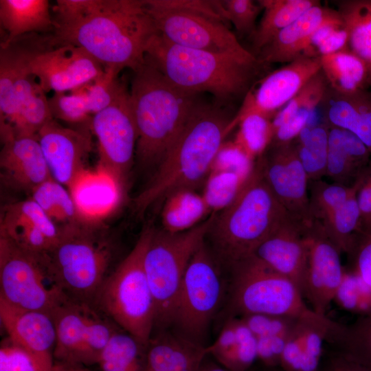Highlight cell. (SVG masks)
<instances>
[{
  "label": "cell",
  "instance_id": "6da1fadb",
  "mask_svg": "<svg viewBox=\"0 0 371 371\" xmlns=\"http://www.w3.org/2000/svg\"><path fill=\"white\" fill-rule=\"evenodd\" d=\"M145 61L177 87L218 101L245 96L265 65L253 53L218 54L171 43L157 32L150 40Z\"/></svg>",
  "mask_w": 371,
  "mask_h": 371
},
{
  "label": "cell",
  "instance_id": "7a4b0ae2",
  "mask_svg": "<svg viewBox=\"0 0 371 371\" xmlns=\"http://www.w3.org/2000/svg\"><path fill=\"white\" fill-rule=\"evenodd\" d=\"M228 118L218 107L196 102L179 135L133 201L141 215L153 204L182 188L204 183L214 159L229 134Z\"/></svg>",
  "mask_w": 371,
  "mask_h": 371
},
{
  "label": "cell",
  "instance_id": "3957f363",
  "mask_svg": "<svg viewBox=\"0 0 371 371\" xmlns=\"http://www.w3.org/2000/svg\"><path fill=\"white\" fill-rule=\"evenodd\" d=\"M156 33L143 0H107L100 12L52 35L55 43L80 47L105 70L120 74L144 65L146 47Z\"/></svg>",
  "mask_w": 371,
  "mask_h": 371
},
{
  "label": "cell",
  "instance_id": "277c9868",
  "mask_svg": "<svg viewBox=\"0 0 371 371\" xmlns=\"http://www.w3.org/2000/svg\"><path fill=\"white\" fill-rule=\"evenodd\" d=\"M133 74L130 98L137 131L135 157L143 168H157L184 127L198 94L174 85L146 61Z\"/></svg>",
  "mask_w": 371,
  "mask_h": 371
},
{
  "label": "cell",
  "instance_id": "5b68a950",
  "mask_svg": "<svg viewBox=\"0 0 371 371\" xmlns=\"http://www.w3.org/2000/svg\"><path fill=\"white\" fill-rule=\"evenodd\" d=\"M287 215L256 160L234 200L216 214L207 235L216 254L230 267L252 256Z\"/></svg>",
  "mask_w": 371,
  "mask_h": 371
},
{
  "label": "cell",
  "instance_id": "8992f818",
  "mask_svg": "<svg viewBox=\"0 0 371 371\" xmlns=\"http://www.w3.org/2000/svg\"><path fill=\"white\" fill-rule=\"evenodd\" d=\"M229 317L267 315L302 319L330 333L333 344L341 338L346 326L308 307L296 284L251 256L230 267Z\"/></svg>",
  "mask_w": 371,
  "mask_h": 371
},
{
  "label": "cell",
  "instance_id": "52a82bcc",
  "mask_svg": "<svg viewBox=\"0 0 371 371\" xmlns=\"http://www.w3.org/2000/svg\"><path fill=\"white\" fill-rule=\"evenodd\" d=\"M154 228L146 226L130 253L105 278L93 306L146 348L155 328V303L144 258Z\"/></svg>",
  "mask_w": 371,
  "mask_h": 371
},
{
  "label": "cell",
  "instance_id": "ba28073f",
  "mask_svg": "<svg viewBox=\"0 0 371 371\" xmlns=\"http://www.w3.org/2000/svg\"><path fill=\"white\" fill-rule=\"evenodd\" d=\"M112 246L99 224H86L60 232L41 257L48 273L69 297L93 304L107 277Z\"/></svg>",
  "mask_w": 371,
  "mask_h": 371
},
{
  "label": "cell",
  "instance_id": "9c48e42d",
  "mask_svg": "<svg viewBox=\"0 0 371 371\" xmlns=\"http://www.w3.org/2000/svg\"><path fill=\"white\" fill-rule=\"evenodd\" d=\"M216 213L194 227L180 233L156 230L144 258L145 273L153 295L159 331L172 326L179 292L187 266L205 242Z\"/></svg>",
  "mask_w": 371,
  "mask_h": 371
},
{
  "label": "cell",
  "instance_id": "30bf717a",
  "mask_svg": "<svg viewBox=\"0 0 371 371\" xmlns=\"http://www.w3.org/2000/svg\"><path fill=\"white\" fill-rule=\"evenodd\" d=\"M227 287L214 254L204 242L191 258L181 282L172 324L177 333L202 344Z\"/></svg>",
  "mask_w": 371,
  "mask_h": 371
},
{
  "label": "cell",
  "instance_id": "8fae6325",
  "mask_svg": "<svg viewBox=\"0 0 371 371\" xmlns=\"http://www.w3.org/2000/svg\"><path fill=\"white\" fill-rule=\"evenodd\" d=\"M67 296L41 258L0 237V299L16 308L52 313Z\"/></svg>",
  "mask_w": 371,
  "mask_h": 371
},
{
  "label": "cell",
  "instance_id": "7c38bea8",
  "mask_svg": "<svg viewBox=\"0 0 371 371\" xmlns=\"http://www.w3.org/2000/svg\"><path fill=\"white\" fill-rule=\"evenodd\" d=\"M28 65L45 93L71 91L105 73L104 67L85 49L55 43L52 33L35 34Z\"/></svg>",
  "mask_w": 371,
  "mask_h": 371
},
{
  "label": "cell",
  "instance_id": "4fadbf2b",
  "mask_svg": "<svg viewBox=\"0 0 371 371\" xmlns=\"http://www.w3.org/2000/svg\"><path fill=\"white\" fill-rule=\"evenodd\" d=\"M91 128L98 140V168L110 174L124 189L137 142L130 90L125 80L113 102L92 117Z\"/></svg>",
  "mask_w": 371,
  "mask_h": 371
},
{
  "label": "cell",
  "instance_id": "5bb4252c",
  "mask_svg": "<svg viewBox=\"0 0 371 371\" xmlns=\"http://www.w3.org/2000/svg\"><path fill=\"white\" fill-rule=\"evenodd\" d=\"M143 1L157 32L171 43L218 54L248 51L221 21L192 12L153 7Z\"/></svg>",
  "mask_w": 371,
  "mask_h": 371
},
{
  "label": "cell",
  "instance_id": "9a60e30c",
  "mask_svg": "<svg viewBox=\"0 0 371 371\" xmlns=\"http://www.w3.org/2000/svg\"><path fill=\"white\" fill-rule=\"evenodd\" d=\"M321 71L320 58L301 56L262 78L244 97L237 113L227 126L230 133L249 114L270 120Z\"/></svg>",
  "mask_w": 371,
  "mask_h": 371
},
{
  "label": "cell",
  "instance_id": "2e32d148",
  "mask_svg": "<svg viewBox=\"0 0 371 371\" xmlns=\"http://www.w3.org/2000/svg\"><path fill=\"white\" fill-rule=\"evenodd\" d=\"M257 161L267 183L284 210L304 224H311L313 220L309 208V180L293 140L271 143Z\"/></svg>",
  "mask_w": 371,
  "mask_h": 371
},
{
  "label": "cell",
  "instance_id": "e0dca14e",
  "mask_svg": "<svg viewBox=\"0 0 371 371\" xmlns=\"http://www.w3.org/2000/svg\"><path fill=\"white\" fill-rule=\"evenodd\" d=\"M304 236L307 262L303 295L315 313L326 315L346 271L341 265V252L318 221L305 227Z\"/></svg>",
  "mask_w": 371,
  "mask_h": 371
},
{
  "label": "cell",
  "instance_id": "ac0fdd59",
  "mask_svg": "<svg viewBox=\"0 0 371 371\" xmlns=\"http://www.w3.org/2000/svg\"><path fill=\"white\" fill-rule=\"evenodd\" d=\"M91 123L67 128L55 119L47 122L37 138L53 179L67 189L85 170L91 151Z\"/></svg>",
  "mask_w": 371,
  "mask_h": 371
},
{
  "label": "cell",
  "instance_id": "d6986e66",
  "mask_svg": "<svg viewBox=\"0 0 371 371\" xmlns=\"http://www.w3.org/2000/svg\"><path fill=\"white\" fill-rule=\"evenodd\" d=\"M0 319L8 339L33 359L41 371H52L56 328L50 313L16 308L0 299Z\"/></svg>",
  "mask_w": 371,
  "mask_h": 371
},
{
  "label": "cell",
  "instance_id": "ffe728a7",
  "mask_svg": "<svg viewBox=\"0 0 371 371\" xmlns=\"http://www.w3.org/2000/svg\"><path fill=\"white\" fill-rule=\"evenodd\" d=\"M60 232L31 198L3 207L0 218V237L20 249L41 257L56 243Z\"/></svg>",
  "mask_w": 371,
  "mask_h": 371
},
{
  "label": "cell",
  "instance_id": "44dd1931",
  "mask_svg": "<svg viewBox=\"0 0 371 371\" xmlns=\"http://www.w3.org/2000/svg\"><path fill=\"white\" fill-rule=\"evenodd\" d=\"M306 225L287 215L252 254L266 266L293 281L302 295L307 262L304 236Z\"/></svg>",
  "mask_w": 371,
  "mask_h": 371
},
{
  "label": "cell",
  "instance_id": "7402d4cb",
  "mask_svg": "<svg viewBox=\"0 0 371 371\" xmlns=\"http://www.w3.org/2000/svg\"><path fill=\"white\" fill-rule=\"evenodd\" d=\"M1 178L18 191L32 192L52 176L37 137L1 136Z\"/></svg>",
  "mask_w": 371,
  "mask_h": 371
},
{
  "label": "cell",
  "instance_id": "603a6c76",
  "mask_svg": "<svg viewBox=\"0 0 371 371\" xmlns=\"http://www.w3.org/2000/svg\"><path fill=\"white\" fill-rule=\"evenodd\" d=\"M124 79L112 70L69 94L55 93L48 99L54 118L72 123H91L92 117L108 106L118 93Z\"/></svg>",
  "mask_w": 371,
  "mask_h": 371
},
{
  "label": "cell",
  "instance_id": "cb8c5ba5",
  "mask_svg": "<svg viewBox=\"0 0 371 371\" xmlns=\"http://www.w3.org/2000/svg\"><path fill=\"white\" fill-rule=\"evenodd\" d=\"M34 34L19 36L5 46L0 45V124H10L34 76L28 61Z\"/></svg>",
  "mask_w": 371,
  "mask_h": 371
},
{
  "label": "cell",
  "instance_id": "d4e9b609",
  "mask_svg": "<svg viewBox=\"0 0 371 371\" xmlns=\"http://www.w3.org/2000/svg\"><path fill=\"white\" fill-rule=\"evenodd\" d=\"M342 21L337 10L321 4L313 6L280 32L259 52L258 58L264 65L290 63L302 55L319 27Z\"/></svg>",
  "mask_w": 371,
  "mask_h": 371
},
{
  "label": "cell",
  "instance_id": "484cf974",
  "mask_svg": "<svg viewBox=\"0 0 371 371\" xmlns=\"http://www.w3.org/2000/svg\"><path fill=\"white\" fill-rule=\"evenodd\" d=\"M68 190L81 216L93 224L113 212L124 194L117 180L98 167L95 171H82Z\"/></svg>",
  "mask_w": 371,
  "mask_h": 371
},
{
  "label": "cell",
  "instance_id": "4316f807",
  "mask_svg": "<svg viewBox=\"0 0 371 371\" xmlns=\"http://www.w3.org/2000/svg\"><path fill=\"white\" fill-rule=\"evenodd\" d=\"M93 307L67 297L51 313L56 336L54 362L85 366L88 322Z\"/></svg>",
  "mask_w": 371,
  "mask_h": 371
},
{
  "label": "cell",
  "instance_id": "83f0119b",
  "mask_svg": "<svg viewBox=\"0 0 371 371\" xmlns=\"http://www.w3.org/2000/svg\"><path fill=\"white\" fill-rule=\"evenodd\" d=\"M207 355V346L161 330L146 347L143 371H199Z\"/></svg>",
  "mask_w": 371,
  "mask_h": 371
},
{
  "label": "cell",
  "instance_id": "f1b7e54d",
  "mask_svg": "<svg viewBox=\"0 0 371 371\" xmlns=\"http://www.w3.org/2000/svg\"><path fill=\"white\" fill-rule=\"evenodd\" d=\"M319 105L329 126L350 131L371 153V91L343 94L328 87Z\"/></svg>",
  "mask_w": 371,
  "mask_h": 371
},
{
  "label": "cell",
  "instance_id": "f546056e",
  "mask_svg": "<svg viewBox=\"0 0 371 371\" xmlns=\"http://www.w3.org/2000/svg\"><path fill=\"white\" fill-rule=\"evenodd\" d=\"M371 153L352 133L329 126L326 177L352 186L370 161Z\"/></svg>",
  "mask_w": 371,
  "mask_h": 371
},
{
  "label": "cell",
  "instance_id": "4dcf8cb0",
  "mask_svg": "<svg viewBox=\"0 0 371 371\" xmlns=\"http://www.w3.org/2000/svg\"><path fill=\"white\" fill-rule=\"evenodd\" d=\"M207 347L209 355L229 371H245L258 357L256 339L240 317H229Z\"/></svg>",
  "mask_w": 371,
  "mask_h": 371
},
{
  "label": "cell",
  "instance_id": "1f68e13d",
  "mask_svg": "<svg viewBox=\"0 0 371 371\" xmlns=\"http://www.w3.org/2000/svg\"><path fill=\"white\" fill-rule=\"evenodd\" d=\"M0 23L7 32L3 46L25 34L56 30L47 0H0Z\"/></svg>",
  "mask_w": 371,
  "mask_h": 371
},
{
  "label": "cell",
  "instance_id": "d6a6232c",
  "mask_svg": "<svg viewBox=\"0 0 371 371\" xmlns=\"http://www.w3.org/2000/svg\"><path fill=\"white\" fill-rule=\"evenodd\" d=\"M324 341L333 343L329 331L312 322L298 319L289 335L280 359L294 371L313 370Z\"/></svg>",
  "mask_w": 371,
  "mask_h": 371
},
{
  "label": "cell",
  "instance_id": "836d02e7",
  "mask_svg": "<svg viewBox=\"0 0 371 371\" xmlns=\"http://www.w3.org/2000/svg\"><path fill=\"white\" fill-rule=\"evenodd\" d=\"M161 210L162 229L170 233L188 231L212 214L202 193L182 188L168 194Z\"/></svg>",
  "mask_w": 371,
  "mask_h": 371
},
{
  "label": "cell",
  "instance_id": "e575fe53",
  "mask_svg": "<svg viewBox=\"0 0 371 371\" xmlns=\"http://www.w3.org/2000/svg\"><path fill=\"white\" fill-rule=\"evenodd\" d=\"M320 61L328 87L338 93H353L370 85L366 64L348 47L322 56Z\"/></svg>",
  "mask_w": 371,
  "mask_h": 371
},
{
  "label": "cell",
  "instance_id": "d590c367",
  "mask_svg": "<svg viewBox=\"0 0 371 371\" xmlns=\"http://www.w3.org/2000/svg\"><path fill=\"white\" fill-rule=\"evenodd\" d=\"M328 87L321 70L275 115L272 120L274 132L285 124L290 132L299 133L308 124Z\"/></svg>",
  "mask_w": 371,
  "mask_h": 371
},
{
  "label": "cell",
  "instance_id": "8d00e7d4",
  "mask_svg": "<svg viewBox=\"0 0 371 371\" xmlns=\"http://www.w3.org/2000/svg\"><path fill=\"white\" fill-rule=\"evenodd\" d=\"M264 14L251 36L254 49L259 52L280 32L313 6L317 0H261L258 1Z\"/></svg>",
  "mask_w": 371,
  "mask_h": 371
},
{
  "label": "cell",
  "instance_id": "74e56055",
  "mask_svg": "<svg viewBox=\"0 0 371 371\" xmlns=\"http://www.w3.org/2000/svg\"><path fill=\"white\" fill-rule=\"evenodd\" d=\"M31 199L43 210L59 232L79 227L87 222L78 212L69 190L49 179L32 192Z\"/></svg>",
  "mask_w": 371,
  "mask_h": 371
},
{
  "label": "cell",
  "instance_id": "f35d334b",
  "mask_svg": "<svg viewBox=\"0 0 371 371\" xmlns=\"http://www.w3.org/2000/svg\"><path fill=\"white\" fill-rule=\"evenodd\" d=\"M336 3L348 34V48L366 64L371 85V0H344Z\"/></svg>",
  "mask_w": 371,
  "mask_h": 371
},
{
  "label": "cell",
  "instance_id": "ab89813d",
  "mask_svg": "<svg viewBox=\"0 0 371 371\" xmlns=\"http://www.w3.org/2000/svg\"><path fill=\"white\" fill-rule=\"evenodd\" d=\"M254 334L257 344V355L269 363L280 359L289 335L297 319L267 315H248L240 317Z\"/></svg>",
  "mask_w": 371,
  "mask_h": 371
},
{
  "label": "cell",
  "instance_id": "60d3db41",
  "mask_svg": "<svg viewBox=\"0 0 371 371\" xmlns=\"http://www.w3.org/2000/svg\"><path fill=\"white\" fill-rule=\"evenodd\" d=\"M329 125L308 124L293 140L309 182L326 176Z\"/></svg>",
  "mask_w": 371,
  "mask_h": 371
},
{
  "label": "cell",
  "instance_id": "b9f144b4",
  "mask_svg": "<svg viewBox=\"0 0 371 371\" xmlns=\"http://www.w3.org/2000/svg\"><path fill=\"white\" fill-rule=\"evenodd\" d=\"M359 188L344 203L319 221L328 237L341 253L348 255L354 246L357 233L361 232V215L357 196Z\"/></svg>",
  "mask_w": 371,
  "mask_h": 371
},
{
  "label": "cell",
  "instance_id": "7bdbcfd3",
  "mask_svg": "<svg viewBox=\"0 0 371 371\" xmlns=\"http://www.w3.org/2000/svg\"><path fill=\"white\" fill-rule=\"evenodd\" d=\"M143 348L133 336L117 330L101 352L97 363L102 371H143Z\"/></svg>",
  "mask_w": 371,
  "mask_h": 371
},
{
  "label": "cell",
  "instance_id": "ee69618b",
  "mask_svg": "<svg viewBox=\"0 0 371 371\" xmlns=\"http://www.w3.org/2000/svg\"><path fill=\"white\" fill-rule=\"evenodd\" d=\"M361 176L352 186L323 179L312 181L308 184L309 208L313 220L322 221L341 206L359 187Z\"/></svg>",
  "mask_w": 371,
  "mask_h": 371
},
{
  "label": "cell",
  "instance_id": "f6af8a7d",
  "mask_svg": "<svg viewBox=\"0 0 371 371\" xmlns=\"http://www.w3.org/2000/svg\"><path fill=\"white\" fill-rule=\"evenodd\" d=\"M234 143L254 161L261 156L271 144L274 128L272 120L259 114H249L239 122Z\"/></svg>",
  "mask_w": 371,
  "mask_h": 371
},
{
  "label": "cell",
  "instance_id": "bcb514c9",
  "mask_svg": "<svg viewBox=\"0 0 371 371\" xmlns=\"http://www.w3.org/2000/svg\"><path fill=\"white\" fill-rule=\"evenodd\" d=\"M247 177L232 172L211 170L202 192L211 212L218 213L225 209L238 194Z\"/></svg>",
  "mask_w": 371,
  "mask_h": 371
},
{
  "label": "cell",
  "instance_id": "7dc6e473",
  "mask_svg": "<svg viewBox=\"0 0 371 371\" xmlns=\"http://www.w3.org/2000/svg\"><path fill=\"white\" fill-rule=\"evenodd\" d=\"M333 301L347 311L367 315L371 313V286L352 271H346Z\"/></svg>",
  "mask_w": 371,
  "mask_h": 371
},
{
  "label": "cell",
  "instance_id": "c3c4849f",
  "mask_svg": "<svg viewBox=\"0 0 371 371\" xmlns=\"http://www.w3.org/2000/svg\"><path fill=\"white\" fill-rule=\"evenodd\" d=\"M348 47V34L343 21L319 27L311 37L302 56L313 58L333 54Z\"/></svg>",
  "mask_w": 371,
  "mask_h": 371
},
{
  "label": "cell",
  "instance_id": "681fc988",
  "mask_svg": "<svg viewBox=\"0 0 371 371\" xmlns=\"http://www.w3.org/2000/svg\"><path fill=\"white\" fill-rule=\"evenodd\" d=\"M340 349L371 365V313L346 326Z\"/></svg>",
  "mask_w": 371,
  "mask_h": 371
},
{
  "label": "cell",
  "instance_id": "f907efd6",
  "mask_svg": "<svg viewBox=\"0 0 371 371\" xmlns=\"http://www.w3.org/2000/svg\"><path fill=\"white\" fill-rule=\"evenodd\" d=\"M107 0H57L53 7L56 30L76 25L104 8Z\"/></svg>",
  "mask_w": 371,
  "mask_h": 371
},
{
  "label": "cell",
  "instance_id": "816d5d0a",
  "mask_svg": "<svg viewBox=\"0 0 371 371\" xmlns=\"http://www.w3.org/2000/svg\"><path fill=\"white\" fill-rule=\"evenodd\" d=\"M226 20L231 22L237 32L251 37L256 30V21L260 10V5L251 0L222 1Z\"/></svg>",
  "mask_w": 371,
  "mask_h": 371
},
{
  "label": "cell",
  "instance_id": "f5cc1de1",
  "mask_svg": "<svg viewBox=\"0 0 371 371\" xmlns=\"http://www.w3.org/2000/svg\"><path fill=\"white\" fill-rule=\"evenodd\" d=\"M149 5L166 9L185 11L204 15L226 25L222 1L207 0H144Z\"/></svg>",
  "mask_w": 371,
  "mask_h": 371
},
{
  "label": "cell",
  "instance_id": "db71d44e",
  "mask_svg": "<svg viewBox=\"0 0 371 371\" xmlns=\"http://www.w3.org/2000/svg\"><path fill=\"white\" fill-rule=\"evenodd\" d=\"M348 256L353 263L352 271L371 286V229L357 233Z\"/></svg>",
  "mask_w": 371,
  "mask_h": 371
},
{
  "label": "cell",
  "instance_id": "11a10c76",
  "mask_svg": "<svg viewBox=\"0 0 371 371\" xmlns=\"http://www.w3.org/2000/svg\"><path fill=\"white\" fill-rule=\"evenodd\" d=\"M0 350V371H41L30 355L8 339Z\"/></svg>",
  "mask_w": 371,
  "mask_h": 371
},
{
  "label": "cell",
  "instance_id": "9f6ffc18",
  "mask_svg": "<svg viewBox=\"0 0 371 371\" xmlns=\"http://www.w3.org/2000/svg\"><path fill=\"white\" fill-rule=\"evenodd\" d=\"M357 201L360 210L361 231L371 229V160L361 176L357 192Z\"/></svg>",
  "mask_w": 371,
  "mask_h": 371
},
{
  "label": "cell",
  "instance_id": "6f0895ef",
  "mask_svg": "<svg viewBox=\"0 0 371 371\" xmlns=\"http://www.w3.org/2000/svg\"><path fill=\"white\" fill-rule=\"evenodd\" d=\"M326 371H371V365L340 350L330 358Z\"/></svg>",
  "mask_w": 371,
  "mask_h": 371
},
{
  "label": "cell",
  "instance_id": "680465c9",
  "mask_svg": "<svg viewBox=\"0 0 371 371\" xmlns=\"http://www.w3.org/2000/svg\"><path fill=\"white\" fill-rule=\"evenodd\" d=\"M52 371H91L85 367V366L80 364H71L54 362V366Z\"/></svg>",
  "mask_w": 371,
  "mask_h": 371
},
{
  "label": "cell",
  "instance_id": "91938a15",
  "mask_svg": "<svg viewBox=\"0 0 371 371\" xmlns=\"http://www.w3.org/2000/svg\"><path fill=\"white\" fill-rule=\"evenodd\" d=\"M199 371H229L227 370L226 368H224L223 367H218L216 365H210V366H201Z\"/></svg>",
  "mask_w": 371,
  "mask_h": 371
},
{
  "label": "cell",
  "instance_id": "94428289",
  "mask_svg": "<svg viewBox=\"0 0 371 371\" xmlns=\"http://www.w3.org/2000/svg\"><path fill=\"white\" fill-rule=\"evenodd\" d=\"M276 371H286V370H276Z\"/></svg>",
  "mask_w": 371,
  "mask_h": 371
}]
</instances>
